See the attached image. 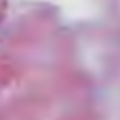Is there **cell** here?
Returning a JSON list of instances; mask_svg holds the SVG:
<instances>
[]
</instances>
